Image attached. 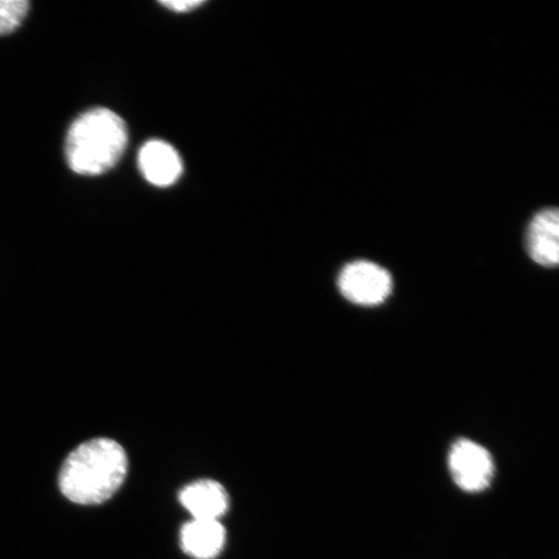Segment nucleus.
Returning <instances> with one entry per match:
<instances>
[{"instance_id": "nucleus-6", "label": "nucleus", "mask_w": 559, "mask_h": 559, "mask_svg": "<svg viewBox=\"0 0 559 559\" xmlns=\"http://www.w3.org/2000/svg\"><path fill=\"white\" fill-rule=\"evenodd\" d=\"M531 258L544 267H556L559 261V214L557 209H544L531 221L527 233Z\"/></svg>"}, {"instance_id": "nucleus-7", "label": "nucleus", "mask_w": 559, "mask_h": 559, "mask_svg": "<svg viewBox=\"0 0 559 559\" xmlns=\"http://www.w3.org/2000/svg\"><path fill=\"white\" fill-rule=\"evenodd\" d=\"M181 506L193 516V520L218 521L228 510V495L218 481L199 480L185 487L179 496Z\"/></svg>"}, {"instance_id": "nucleus-1", "label": "nucleus", "mask_w": 559, "mask_h": 559, "mask_svg": "<svg viewBox=\"0 0 559 559\" xmlns=\"http://www.w3.org/2000/svg\"><path fill=\"white\" fill-rule=\"evenodd\" d=\"M128 465L124 450L115 440H88L70 453L62 465L59 477L61 492L75 504H102L121 487Z\"/></svg>"}, {"instance_id": "nucleus-8", "label": "nucleus", "mask_w": 559, "mask_h": 559, "mask_svg": "<svg viewBox=\"0 0 559 559\" xmlns=\"http://www.w3.org/2000/svg\"><path fill=\"white\" fill-rule=\"evenodd\" d=\"M180 542L187 555L212 559L221 554L226 542V531L219 521L193 520L181 528Z\"/></svg>"}, {"instance_id": "nucleus-2", "label": "nucleus", "mask_w": 559, "mask_h": 559, "mask_svg": "<svg viewBox=\"0 0 559 559\" xmlns=\"http://www.w3.org/2000/svg\"><path fill=\"white\" fill-rule=\"evenodd\" d=\"M128 140V128L120 116L105 108L91 109L70 126L68 165L75 174L91 177L107 173L121 159Z\"/></svg>"}, {"instance_id": "nucleus-4", "label": "nucleus", "mask_w": 559, "mask_h": 559, "mask_svg": "<svg viewBox=\"0 0 559 559\" xmlns=\"http://www.w3.org/2000/svg\"><path fill=\"white\" fill-rule=\"evenodd\" d=\"M449 465L454 484L466 492H480L493 478V461L484 447L461 439L452 445Z\"/></svg>"}, {"instance_id": "nucleus-3", "label": "nucleus", "mask_w": 559, "mask_h": 559, "mask_svg": "<svg viewBox=\"0 0 559 559\" xmlns=\"http://www.w3.org/2000/svg\"><path fill=\"white\" fill-rule=\"evenodd\" d=\"M338 288L349 302L377 306L384 302L393 290V277L379 264L368 261L349 263L341 271Z\"/></svg>"}, {"instance_id": "nucleus-9", "label": "nucleus", "mask_w": 559, "mask_h": 559, "mask_svg": "<svg viewBox=\"0 0 559 559\" xmlns=\"http://www.w3.org/2000/svg\"><path fill=\"white\" fill-rule=\"evenodd\" d=\"M31 7L27 0H0V37L17 32L29 15Z\"/></svg>"}, {"instance_id": "nucleus-10", "label": "nucleus", "mask_w": 559, "mask_h": 559, "mask_svg": "<svg viewBox=\"0 0 559 559\" xmlns=\"http://www.w3.org/2000/svg\"><path fill=\"white\" fill-rule=\"evenodd\" d=\"M159 4L166 7L167 10L185 13L199 9V7L204 5L205 2L204 0H185V2H181V0H171V2H160Z\"/></svg>"}, {"instance_id": "nucleus-5", "label": "nucleus", "mask_w": 559, "mask_h": 559, "mask_svg": "<svg viewBox=\"0 0 559 559\" xmlns=\"http://www.w3.org/2000/svg\"><path fill=\"white\" fill-rule=\"evenodd\" d=\"M139 169L151 185L170 187L177 183L183 173V163L169 143L151 140L139 152Z\"/></svg>"}]
</instances>
